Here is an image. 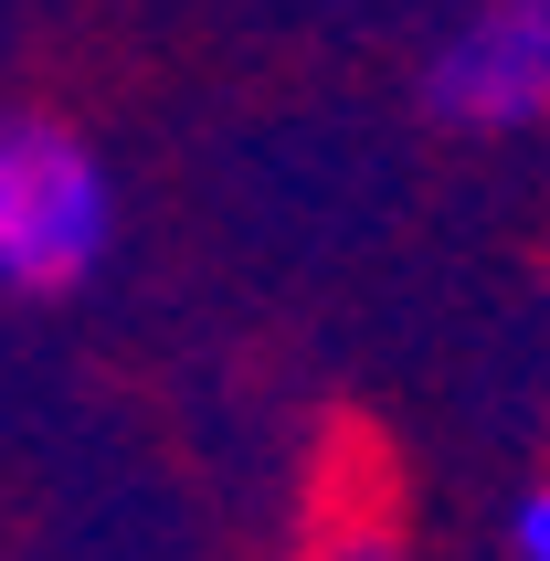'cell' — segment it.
I'll return each mask as SVG.
<instances>
[{
  "mask_svg": "<svg viewBox=\"0 0 550 561\" xmlns=\"http://www.w3.org/2000/svg\"><path fill=\"white\" fill-rule=\"evenodd\" d=\"M117 254V170L54 106H0V297L64 308Z\"/></svg>",
  "mask_w": 550,
  "mask_h": 561,
  "instance_id": "obj_1",
  "label": "cell"
},
{
  "mask_svg": "<svg viewBox=\"0 0 550 561\" xmlns=\"http://www.w3.org/2000/svg\"><path fill=\"white\" fill-rule=\"evenodd\" d=\"M424 117L456 138L550 127V0H466L424 54Z\"/></svg>",
  "mask_w": 550,
  "mask_h": 561,
  "instance_id": "obj_2",
  "label": "cell"
},
{
  "mask_svg": "<svg viewBox=\"0 0 550 561\" xmlns=\"http://www.w3.org/2000/svg\"><path fill=\"white\" fill-rule=\"evenodd\" d=\"M508 561H550V477L508 508Z\"/></svg>",
  "mask_w": 550,
  "mask_h": 561,
  "instance_id": "obj_3",
  "label": "cell"
},
{
  "mask_svg": "<svg viewBox=\"0 0 550 561\" xmlns=\"http://www.w3.org/2000/svg\"><path fill=\"white\" fill-rule=\"evenodd\" d=\"M329 561H392V530H329Z\"/></svg>",
  "mask_w": 550,
  "mask_h": 561,
  "instance_id": "obj_4",
  "label": "cell"
}]
</instances>
